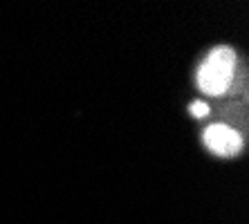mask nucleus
Masks as SVG:
<instances>
[{"instance_id":"obj_1","label":"nucleus","mask_w":249,"mask_h":224,"mask_svg":"<svg viewBox=\"0 0 249 224\" xmlns=\"http://www.w3.org/2000/svg\"><path fill=\"white\" fill-rule=\"evenodd\" d=\"M233 69H236V52L227 45L213 47L197 69V87L211 97H218L231 86Z\"/></svg>"},{"instance_id":"obj_3","label":"nucleus","mask_w":249,"mask_h":224,"mask_svg":"<svg viewBox=\"0 0 249 224\" xmlns=\"http://www.w3.org/2000/svg\"><path fill=\"white\" fill-rule=\"evenodd\" d=\"M189 112H191V117H196V119H202V117L209 115V105L204 103V101H193V103L189 105Z\"/></svg>"},{"instance_id":"obj_2","label":"nucleus","mask_w":249,"mask_h":224,"mask_svg":"<svg viewBox=\"0 0 249 224\" xmlns=\"http://www.w3.org/2000/svg\"><path fill=\"white\" fill-rule=\"evenodd\" d=\"M204 144L211 153L215 155H225V157H231L236 155L240 150V135H238L233 128L225 126V123H213L209 126L202 135Z\"/></svg>"}]
</instances>
